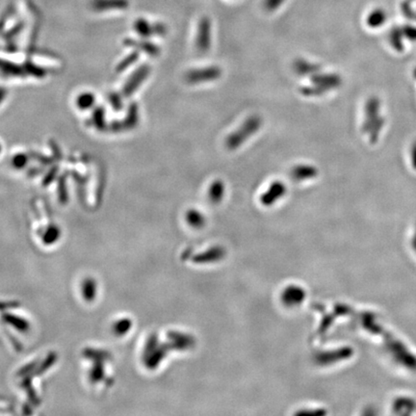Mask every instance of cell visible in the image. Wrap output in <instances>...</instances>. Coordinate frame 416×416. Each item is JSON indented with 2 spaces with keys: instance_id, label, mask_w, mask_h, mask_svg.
Segmentation results:
<instances>
[{
  "instance_id": "6da1fadb",
  "label": "cell",
  "mask_w": 416,
  "mask_h": 416,
  "mask_svg": "<svg viewBox=\"0 0 416 416\" xmlns=\"http://www.w3.org/2000/svg\"><path fill=\"white\" fill-rule=\"evenodd\" d=\"M262 126V119L258 115H253L245 119L242 124L230 133L226 140V146L229 151H235L246 141L255 135Z\"/></svg>"
},
{
  "instance_id": "7a4b0ae2",
  "label": "cell",
  "mask_w": 416,
  "mask_h": 416,
  "mask_svg": "<svg viewBox=\"0 0 416 416\" xmlns=\"http://www.w3.org/2000/svg\"><path fill=\"white\" fill-rule=\"evenodd\" d=\"M222 69L218 66H206L190 70L185 75V80L189 84H201L212 82L222 76Z\"/></svg>"
},
{
  "instance_id": "3957f363",
  "label": "cell",
  "mask_w": 416,
  "mask_h": 416,
  "mask_svg": "<svg viewBox=\"0 0 416 416\" xmlns=\"http://www.w3.org/2000/svg\"><path fill=\"white\" fill-rule=\"evenodd\" d=\"M337 84V79L331 75L315 74L311 76V85L303 87L302 94L306 97H318L331 90Z\"/></svg>"
},
{
  "instance_id": "277c9868",
  "label": "cell",
  "mask_w": 416,
  "mask_h": 416,
  "mask_svg": "<svg viewBox=\"0 0 416 416\" xmlns=\"http://www.w3.org/2000/svg\"><path fill=\"white\" fill-rule=\"evenodd\" d=\"M212 24L211 20L203 17L199 20L196 35V48L199 53H206L211 46Z\"/></svg>"
},
{
  "instance_id": "5b68a950",
  "label": "cell",
  "mask_w": 416,
  "mask_h": 416,
  "mask_svg": "<svg viewBox=\"0 0 416 416\" xmlns=\"http://www.w3.org/2000/svg\"><path fill=\"white\" fill-rule=\"evenodd\" d=\"M317 169L309 164L297 165L290 172V177L297 181H304L314 179L317 177Z\"/></svg>"
},
{
  "instance_id": "8992f818",
  "label": "cell",
  "mask_w": 416,
  "mask_h": 416,
  "mask_svg": "<svg viewBox=\"0 0 416 416\" xmlns=\"http://www.w3.org/2000/svg\"><path fill=\"white\" fill-rule=\"evenodd\" d=\"M294 71L301 76H312L320 71L317 64L304 59H298L294 63Z\"/></svg>"
},
{
  "instance_id": "52a82bcc",
  "label": "cell",
  "mask_w": 416,
  "mask_h": 416,
  "mask_svg": "<svg viewBox=\"0 0 416 416\" xmlns=\"http://www.w3.org/2000/svg\"><path fill=\"white\" fill-rule=\"evenodd\" d=\"M285 190H286L285 185L282 182L275 181L271 184L269 189L264 194L263 200L266 201V202H272V201H274L275 198L281 197L284 194Z\"/></svg>"
},
{
  "instance_id": "ba28073f",
  "label": "cell",
  "mask_w": 416,
  "mask_h": 416,
  "mask_svg": "<svg viewBox=\"0 0 416 416\" xmlns=\"http://www.w3.org/2000/svg\"><path fill=\"white\" fill-rule=\"evenodd\" d=\"M210 197L212 199L218 200L223 197L225 192V184L221 180H216L211 184L210 187Z\"/></svg>"
},
{
  "instance_id": "9c48e42d",
  "label": "cell",
  "mask_w": 416,
  "mask_h": 416,
  "mask_svg": "<svg viewBox=\"0 0 416 416\" xmlns=\"http://www.w3.org/2000/svg\"><path fill=\"white\" fill-rule=\"evenodd\" d=\"M284 2V0H265L264 7L266 10L273 12L278 9V7Z\"/></svg>"
}]
</instances>
